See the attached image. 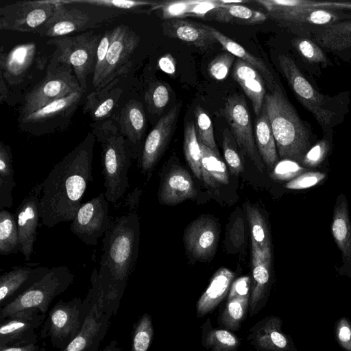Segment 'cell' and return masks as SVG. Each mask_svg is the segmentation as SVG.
Returning <instances> with one entry per match:
<instances>
[{
  "label": "cell",
  "mask_w": 351,
  "mask_h": 351,
  "mask_svg": "<svg viewBox=\"0 0 351 351\" xmlns=\"http://www.w3.org/2000/svg\"><path fill=\"white\" fill-rule=\"evenodd\" d=\"M248 297L234 298L228 300L221 317V322L226 328L237 330L244 319L249 306Z\"/></svg>",
  "instance_id": "45"
},
{
  "label": "cell",
  "mask_w": 351,
  "mask_h": 351,
  "mask_svg": "<svg viewBox=\"0 0 351 351\" xmlns=\"http://www.w3.org/2000/svg\"><path fill=\"white\" fill-rule=\"evenodd\" d=\"M110 318L94 305L73 340L60 351H98L110 324Z\"/></svg>",
  "instance_id": "24"
},
{
  "label": "cell",
  "mask_w": 351,
  "mask_h": 351,
  "mask_svg": "<svg viewBox=\"0 0 351 351\" xmlns=\"http://www.w3.org/2000/svg\"><path fill=\"white\" fill-rule=\"evenodd\" d=\"M7 82L3 75L0 74V101L2 103L6 99L8 95V88Z\"/></svg>",
  "instance_id": "61"
},
{
  "label": "cell",
  "mask_w": 351,
  "mask_h": 351,
  "mask_svg": "<svg viewBox=\"0 0 351 351\" xmlns=\"http://www.w3.org/2000/svg\"><path fill=\"white\" fill-rule=\"evenodd\" d=\"M101 351H123V348L116 340H112Z\"/></svg>",
  "instance_id": "62"
},
{
  "label": "cell",
  "mask_w": 351,
  "mask_h": 351,
  "mask_svg": "<svg viewBox=\"0 0 351 351\" xmlns=\"http://www.w3.org/2000/svg\"><path fill=\"white\" fill-rule=\"evenodd\" d=\"M101 36L102 34L88 31L74 36L56 37L47 41V44L56 47L51 59L70 65L84 92L87 88V77L95 70Z\"/></svg>",
  "instance_id": "8"
},
{
  "label": "cell",
  "mask_w": 351,
  "mask_h": 351,
  "mask_svg": "<svg viewBox=\"0 0 351 351\" xmlns=\"http://www.w3.org/2000/svg\"><path fill=\"white\" fill-rule=\"evenodd\" d=\"M251 280L249 276H242L234 280L230 289L228 299L250 296Z\"/></svg>",
  "instance_id": "57"
},
{
  "label": "cell",
  "mask_w": 351,
  "mask_h": 351,
  "mask_svg": "<svg viewBox=\"0 0 351 351\" xmlns=\"http://www.w3.org/2000/svg\"><path fill=\"white\" fill-rule=\"evenodd\" d=\"M304 168L296 162L284 159L271 170V177L280 180H291L301 174Z\"/></svg>",
  "instance_id": "55"
},
{
  "label": "cell",
  "mask_w": 351,
  "mask_h": 351,
  "mask_svg": "<svg viewBox=\"0 0 351 351\" xmlns=\"http://www.w3.org/2000/svg\"><path fill=\"white\" fill-rule=\"evenodd\" d=\"M332 234L341 252L343 267L351 270V222L346 197L340 193L337 197L332 221Z\"/></svg>",
  "instance_id": "29"
},
{
  "label": "cell",
  "mask_w": 351,
  "mask_h": 351,
  "mask_svg": "<svg viewBox=\"0 0 351 351\" xmlns=\"http://www.w3.org/2000/svg\"><path fill=\"white\" fill-rule=\"evenodd\" d=\"M80 2L101 8L115 10L123 13L142 11V8L156 6L159 2L149 1H128V0H78Z\"/></svg>",
  "instance_id": "49"
},
{
  "label": "cell",
  "mask_w": 351,
  "mask_h": 351,
  "mask_svg": "<svg viewBox=\"0 0 351 351\" xmlns=\"http://www.w3.org/2000/svg\"><path fill=\"white\" fill-rule=\"evenodd\" d=\"M219 231L215 221L199 217L186 228L184 243L188 251L197 259L205 260L214 254L218 243Z\"/></svg>",
  "instance_id": "23"
},
{
  "label": "cell",
  "mask_w": 351,
  "mask_h": 351,
  "mask_svg": "<svg viewBox=\"0 0 351 351\" xmlns=\"http://www.w3.org/2000/svg\"><path fill=\"white\" fill-rule=\"evenodd\" d=\"M153 335L152 317L149 314L144 313L134 325L132 335L131 351H147Z\"/></svg>",
  "instance_id": "46"
},
{
  "label": "cell",
  "mask_w": 351,
  "mask_h": 351,
  "mask_svg": "<svg viewBox=\"0 0 351 351\" xmlns=\"http://www.w3.org/2000/svg\"><path fill=\"white\" fill-rule=\"evenodd\" d=\"M158 67L163 72L173 75L176 73V60L171 53H166L159 59Z\"/></svg>",
  "instance_id": "59"
},
{
  "label": "cell",
  "mask_w": 351,
  "mask_h": 351,
  "mask_svg": "<svg viewBox=\"0 0 351 351\" xmlns=\"http://www.w3.org/2000/svg\"><path fill=\"white\" fill-rule=\"evenodd\" d=\"M330 149L329 141L326 138H322L316 143L306 154L301 166L304 168H314L322 163Z\"/></svg>",
  "instance_id": "53"
},
{
  "label": "cell",
  "mask_w": 351,
  "mask_h": 351,
  "mask_svg": "<svg viewBox=\"0 0 351 351\" xmlns=\"http://www.w3.org/2000/svg\"><path fill=\"white\" fill-rule=\"evenodd\" d=\"M195 127L199 143L204 144L219 154L215 140L212 120L210 117L201 106H197L195 109Z\"/></svg>",
  "instance_id": "47"
},
{
  "label": "cell",
  "mask_w": 351,
  "mask_h": 351,
  "mask_svg": "<svg viewBox=\"0 0 351 351\" xmlns=\"http://www.w3.org/2000/svg\"><path fill=\"white\" fill-rule=\"evenodd\" d=\"M139 222L135 212L112 217L102 239L99 271L93 269L88 293L91 304L111 318L121 300L137 259Z\"/></svg>",
  "instance_id": "1"
},
{
  "label": "cell",
  "mask_w": 351,
  "mask_h": 351,
  "mask_svg": "<svg viewBox=\"0 0 351 351\" xmlns=\"http://www.w3.org/2000/svg\"><path fill=\"white\" fill-rule=\"evenodd\" d=\"M13 157L9 145L0 142V210L13 205L12 191L16 186L14 180Z\"/></svg>",
  "instance_id": "39"
},
{
  "label": "cell",
  "mask_w": 351,
  "mask_h": 351,
  "mask_svg": "<svg viewBox=\"0 0 351 351\" xmlns=\"http://www.w3.org/2000/svg\"><path fill=\"white\" fill-rule=\"evenodd\" d=\"M207 27L217 40V43H219L227 52L230 53L235 57L237 56L238 59L243 60L253 66L261 73L263 79L266 80L267 86L271 90L274 87L276 83L273 75L261 59L250 53L240 44L226 36L215 27L210 25H207Z\"/></svg>",
  "instance_id": "37"
},
{
  "label": "cell",
  "mask_w": 351,
  "mask_h": 351,
  "mask_svg": "<svg viewBox=\"0 0 351 351\" xmlns=\"http://www.w3.org/2000/svg\"><path fill=\"white\" fill-rule=\"evenodd\" d=\"M234 277L227 268H220L213 275L210 282L197 304V315L202 317L213 311L230 290Z\"/></svg>",
  "instance_id": "34"
},
{
  "label": "cell",
  "mask_w": 351,
  "mask_h": 351,
  "mask_svg": "<svg viewBox=\"0 0 351 351\" xmlns=\"http://www.w3.org/2000/svg\"><path fill=\"white\" fill-rule=\"evenodd\" d=\"M263 108L269 120L279 156L301 165L311 148V134L278 84L266 94Z\"/></svg>",
  "instance_id": "3"
},
{
  "label": "cell",
  "mask_w": 351,
  "mask_h": 351,
  "mask_svg": "<svg viewBox=\"0 0 351 351\" xmlns=\"http://www.w3.org/2000/svg\"><path fill=\"white\" fill-rule=\"evenodd\" d=\"M108 201L104 193L82 204L71 221V231L86 245H95L111 226Z\"/></svg>",
  "instance_id": "15"
},
{
  "label": "cell",
  "mask_w": 351,
  "mask_h": 351,
  "mask_svg": "<svg viewBox=\"0 0 351 351\" xmlns=\"http://www.w3.org/2000/svg\"><path fill=\"white\" fill-rule=\"evenodd\" d=\"M180 106V104L176 105L162 116L147 136L138 162L144 174L150 173L167 145L176 127Z\"/></svg>",
  "instance_id": "20"
},
{
  "label": "cell",
  "mask_w": 351,
  "mask_h": 351,
  "mask_svg": "<svg viewBox=\"0 0 351 351\" xmlns=\"http://www.w3.org/2000/svg\"><path fill=\"white\" fill-rule=\"evenodd\" d=\"M74 280L73 273L66 265L50 268L49 271L13 302L1 308L0 319L27 309H38L46 314L53 300L64 292Z\"/></svg>",
  "instance_id": "9"
},
{
  "label": "cell",
  "mask_w": 351,
  "mask_h": 351,
  "mask_svg": "<svg viewBox=\"0 0 351 351\" xmlns=\"http://www.w3.org/2000/svg\"><path fill=\"white\" fill-rule=\"evenodd\" d=\"M21 252L17 223L14 214L0 210V254L9 255Z\"/></svg>",
  "instance_id": "40"
},
{
  "label": "cell",
  "mask_w": 351,
  "mask_h": 351,
  "mask_svg": "<svg viewBox=\"0 0 351 351\" xmlns=\"http://www.w3.org/2000/svg\"><path fill=\"white\" fill-rule=\"evenodd\" d=\"M45 62L46 56L38 51L34 42L16 45L7 53L1 47L0 74L9 85L22 83L34 64L42 69Z\"/></svg>",
  "instance_id": "18"
},
{
  "label": "cell",
  "mask_w": 351,
  "mask_h": 351,
  "mask_svg": "<svg viewBox=\"0 0 351 351\" xmlns=\"http://www.w3.org/2000/svg\"><path fill=\"white\" fill-rule=\"evenodd\" d=\"M81 90H83L72 67L51 59L45 78L26 95L20 117L28 115L56 100Z\"/></svg>",
  "instance_id": "10"
},
{
  "label": "cell",
  "mask_w": 351,
  "mask_h": 351,
  "mask_svg": "<svg viewBox=\"0 0 351 351\" xmlns=\"http://www.w3.org/2000/svg\"><path fill=\"white\" fill-rule=\"evenodd\" d=\"M90 308L88 293L83 300L79 297L60 300L49 310L39 337L49 338L54 348L63 350L79 333Z\"/></svg>",
  "instance_id": "7"
},
{
  "label": "cell",
  "mask_w": 351,
  "mask_h": 351,
  "mask_svg": "<svg viewBox=\"0 0 351 351\" xmlns=\"http://www.w3.org/2000/svg\"><path fill=\"white\" fill-rule=\"evenodd\" d=\"M183 148L186 160L193 173L199 180H202L201 148L193 122H189L185 126Z\"/></svg>",
  "instance_id": "43"
},
{
  "label": "cell",
  "mask_w": 351,
  "mask_h": 351,
  "mask_svg": "<svg viewBox=\"0 0 351 351\" xmlns=\"http://www.w3.org/2000/svg\"><path fill=\"white\" fill-rule=\"evenodd\" d=\"M232 77L250 99L255 114L258 116L262 111L266 95L262 75L253 66L237 59L234 64Z\"/></svg>",
  "instance_id": "28"
},
{
  "label": "cell",
  "mask_w": 351,
  "mask_h": 351,
  "mask_svg": "<svg viewBox=\"0 0 351 351\" xmlns=\"http://www.w3.org/2000/svg\"><path fill=\"white\" fill-rule=\"evenodd\" d=\"M335 334L339 345L344 350L351 351V322L346 317L336 322Z\"/></svg>",
  "instance_id": "56"
},
{
  "label": "cell",
  "mask_w": 351,
  "mask_h": 351,
  "mask_svg": "<svg viewBox=\"0 0 351 351\" xmlns=\"http://www.w3.org/2000/svg\"><path fill=\"white\" fill-rule=\"evenodd\" d=\"M118 123L120 132L129 141L133 152L141 141L146 128V117L143 104L134 99L130 100L121 109Z\"/></svg>",
  "instance_id": "33"
},
{
  "label": "cell",
  "mask_w": 351,
  "mask_h": 351,
  "mask_svg": "<svg viewBox=\"0 0 351 351\" xmlns=\"http://www.w3.org/2000/svg\"><path fill=\"white\" fill-rule=\"evenodd\" d=\"M90 125L102 149L104 195L108 202L115 204L129 187L128 173L133 158L132 147L112 120L95 122Z\"/></svg>",
  "instance_id": "4"
},
{
  "label": "cell",
  "mask_w": 351,
  "mask_h": 351,
  "mask_svg": "<svg viewBox=\"0 0 351 351\" xmlns=\"http://www.w3.org/2000/svg\"><path fill=\"white\" fill-rule=\"evenodd\" d=\"M253 287L249 300L251 315L256 314L265 305L270 283L271 256L252 245Z\"/></svg>",
  "instance_id": "26"
},
{
  "label": "cell",
  "mask_w": 351,
  "mask_h": 351,
  "mask_svg": "<svg viewBox=\"0 0 351 351\" xmlns=\"http://www.w3.org/2000/svg\"><path fill=\"white\" fill-rule=\"evenodd\" d=\"M197 190L189 173L182 167H176L167 173L158 193L160 203L173 205L194 198Z\"/></svg>",
  "instance_id": "27"
},
{
  "label": "cell",
  "mask_w": 351,
  "mask_h": 351,
  "mask_svg": "<svg viewBox=\"0 0 351 351\" xmlns=\"http://www.w3.org/2000/svg\"><path fill=\"white\" fill-rule=\"evenodd\" d=\"M282 325L279 317H266L250 329L247 340L258 351H298Z\"/></svg>",
  "instance_id": "21"
},
{
  "label": "cell",
  "mask_w": 351,
  "mask_h": 351,
  "mask_svg": "<svg viewBox=\"0 0 351 351\" xmlns=\"http://www.w3.org/2000/svg\"><path fill=\"white\" fill-rule=\"evenodd\" d=\"M222 145L224 158L231 173L239 175L243 170V163L236 146L237 144L228 128L223 131Z\"/></svg>",
  "instance_id": "50"
},
{
  "label": "cell",
  "mask_w": 351,
  "mask_h": 351,
  "mask_svg": "<svg viewBox=\"0 0 351 351\" xmlns=\"http://www.w3.org/2000/svg\"><path fill=\"white\" fill-rule=\"evenodd\" d=\"M246 215L251 230L252 245L271 256L270 236L263 215L257 208L247 205Z\"/></svg>",
  "instance_id": "41"
},
{
  "label": "cell",
  "mask_w": 351,
  "mask_h": 351,
  "mask_svg": "<svg viewBox=\"0 0 351 351\" xmlns=\"http://www.w3.org/2000/svg\"><path fill=\"white\" fill-rule=\"evenodd\" d=\"M140 42L139 36L128 26L119 25L112 29V38L106 55L99 90L126 73L132 66V55Z\"/></svg>",
  "instance_id": "16"
},
{
  "label": "cell",
  "mask_w": 351,
  "mask_h": 351,
  "mask_svg": "<svg viewBox=\"0 0 351 351\" xmlns=\"http://www.w3.org/2000/svg\"><path fill=\"white\" fill-rule=\"evenodd\" d=\"M230 125L231 133L241 152L251 159L259 171L264 163L258 154L253 134L250 113L242 95L230 96L221 110Z\"/></svg>",
  "instance_id": "13"
},
{
  "label": "cell",
  "mask_w": 351,
  "mask_h": 351,
  "mask_svg": "<svg viewBox=\"0 0 351 351\" xmlns=\"http://www.w3.org/2000/svg\"><path fill=\"white\" fill-rule=\"evenodd\" d=\"M84 93L83 90L73 93L28 115L20 117V128L34 136L65 130L71 122V119Z\"/></svg>",
  "instance_id": "11"
},
{
  "label": "cell",
  "mask_w": 351,
  "mask_h": 351,
  "mask_svg": "<svg viewBox=\"0 0 351 351\" xmlns=\"http://www.w3.org/2000/svg\"><path fill=\"white\" fill-rule=\"evenodd\" d=\"M247 1H225L224 4L210 11L204 18L219 23L252 25L263 23L267 14L248 8L241 3Z\"/></svg>",
  "instance_id": "31"
},
{
  "label": "cell",
  "mask_w": 351,
  "mask_h": 351,
  "mask_svg": "<svg viewBox=\"0 0 351 351\" xmlns=\"http://www.w3.org/2000/svg\"><path fill=\"white\" fill-rule=\"evenodd\" d=\"M224 4V0H182L159 2L152 10H159L165 21L187 16L204 19L211 10Z\"/></svg>",
  "instance_id": "32"
},
{
  "label": "cell",
  "mask_w": 351,
  "mask_h": 351,
  "mask_svg": "<svg viewBox=\"0 0 351 351\" xmlns=\"http://www.w3.org/2000/svg\"><path fill=\"white\" fill-rule=\"evenodd\" d=\"M46 317L38 309H27L0 319V348L37 342L36 332Z\"/></svg>",
  "instance_id": "17"
},
{
  "label": "cell",
  "mask_w": 351,
  "mask_h": 351,
  "mask_svg": "<svg viewBox=\"0 0 351 351\" xmlns=\"http://www.w3.org/2000/svg\"><path fill=\"white\" fill-rule=\"evenodd\" d=\"M207 320L208 328L204 324L203 344L210 351H235L239 346V339L227 330L212 328Z\"/></svg>",
  "instance_id": "42"
},
{
  "label": "cell",
  "mask_w": 351,
  "mask_h": 351,
  "mask_svg": "<svg viewBox=\"0 0 351 351\" xmlns=\"http://www.w3.org/2000/svg\"><path fill=\"white\" fill-rule=\"evenodd\" d=\"M235 60V56L229 52L219 53L208 64L210 75L217 80L225 79Z\"/></svg>",
  "instance_id": "52"
},
{
  "label": "cell",
  "mask_w": 351,
  "mask_h": 351,
  "mask_svg": "<svg viewBox=\"0 0 351 351\" xmlns=\"http://www.w3.org/2000/svg\"><path fill=\"white\" fill-rule=\"evenodd\" d=\"M42 191L43 183H36L23 199L16 210L21 252L24 255L26 261H30L36 240L37 228L40 218L39 205Z\"/></svg>",
  "instance_id": "19"
},
{
  "label": "cell",
  "mask_w": 351,
  "mask_h": 351,
  "mask_svg": "<svg viewBox=\"0 0 351 351\" xmlns=\"http://www.w3.org/2000/svg\"><path fill=\"white\" fill-rule=\"evenodd\" d=\"M49 269L45 266H18L3 273L0 276V308L11 303L25 292Z\"/></svg>",
  "instance_id": "22"
},
{
  "label": "cell",
  "mask_w": 351,
  "mask_h": 351,
  "mask_svg": "<svg viewBox=\"0 0 351 351\" xmlns=\"http://www.w3.org/2000/svg\"><path fill=\"white\" fill-rule=\"evenodd\" d=\"M37 342H32L24 345L8 346L0 348V351H40Z\"/></svg>",
  "instance_id": "60"
},
{
  "label": "cell",
  "mask_w": 351,
  "mask_h": 351,
  "mask_svg": "<svg viewBox=\"0 0 351 351\" xmlns=\"http://www.w3.org/2000/svg\"><path fill=\"white\" fill-rule=\"evenodd\" d=\"M51 17L34 33L51 38L64 36L94 28L123 14L121 12L80 2L78 0H53Z\"/></svg>",
  "instance_id": "5"
},
{
  "label": "cell",
  "mask_w": 351,
  "mask_h": 351,
  "mask_svg": "<svg viewBox=\"0 0 351 351\" xmlns=\"http://www.w3.org/2000/svg\"><path fill=\"white\" fill-rule=\"evenodd\" d=\"M267 11V16L279 25L290 29L320 27L351 19V14L341 10L318 8L304 0H256Z\"/></svg>",
  "instance_id": "6"
},
{
  "label": "cell",
  "mask_w": 351,
  "mask_h": 351,
  "mask_svg": "<svg viewBox=\"0 0 351 351\" xmlns=\"http://www.w3.org/2000/svg\"><path fill=\"white\" fill-rule=\"evenodd\" d=\"M161 29L169 38L180 40L200 49H206L217 43L207 25L184 19L165 20L161 24Z\"/></svg>",
  "instance_id": "25"
},
{
  "label": "cell",
  "mask_w": 351,
  "mask_h": 351,
  "mask_svg": "<svg viewBox=\"0 0 351 351\" xmlns=\"http://www.w3.org/2000/svg\"><path fill=\"white\" fill-rule=\"evenodd\" d=\"M112 38V29L106 30L102 34L97 52V61L93 72V86L95 90L98 88L104 71L105 60Z\"/></svg>",
  "instance_id": "51"
},
{
  "label": "cell",
  "mask_w": 351,
  "mask_h": 351,
  "mask_svg": "<svg viewBox=\"0 0 351 351\" xmlns=\"http://www.w3.org/2000/svg\"><path fill=\"white\" fill-rule=\"evenodd\" d=\"M255 142L263 163L269 170H272L278 163V156L269 120L263 106L255 123Z\"/></svg>",
  "instance_id": "36"
},
{
  "label": "cell",
  "mask_w": 351,
  "mask_h": 351,
  "mask_svg": "<svg viewBox=\"0 0 351 351\" xmlns=\"http://www.w3.org/2000/svg\"><path fill=\"white\" fill-rule=\"evenodd\" d=\"M292 45L304 60L312 64H328L326 54L315 41L302 37H296Z\"/></svg>",
  "instance_id": "48"
},
{
  "label": "cell",
  "mask_w": 351,
  "mask_h": 351,
  "mask_svg": "<svg viewBox=\"0 0 351 351\" xmlns=\"http://www.w3.org/2000/svg\"><path fill=\"white\" fill-rule=\"evenodd\" d=\"M278 60L282 74L300 102L313 114L322 127L328 128L335 114L328 108L326 97L312 86L292 58L280 55Z\"/></svg>",
  "instance_id": "12"
},
{
  "label": "cell",
  "mask_w": 351,
  "mask_h": 351,
  "mask_svg": "<svg viewBox=\"0 0 351 351\" xmlns=\"http://www.w3.org/2000/svg\"><path fill=\"white\" fill-rule=\"evenodd\" d=\"M95 140L93 134L88 132L43 181L39 212L42 223L47 227L53 228L74 219L87 186L93 180Z\"/></svg>",
  "instance_id": "2"
},
{
  "label": "cell",
  "mask_w": 351,
  "mask_h": 351,
  "mask_svg": "<svg viewBox=\"0 0 351 351\" xmlns=\"http://www.w3.org/2000/svg\"><path fill=\"white\" fill-rule=\"evenodd\" d=\"M201 148V171L202 180L206 185L216 188L228 184L229 176L225 163L219 155L202 143Z\"/></svg>",
  "instance_id": "38"
},
{
  "label": "cell",
  "mask_w": 351,
  "mask_h": 351,
  "mask_svg": "<svg viewBox=\"0 0 351 351\" xmlns=\"http://www.w3.org/2000/svg\"><path fill=\"white\" fill-rule=\"evenodd\" d=\"M325 178L326 174L323 172H304L287 182L285 187L291 190L306 189L317 185Z\"/></svg>",
  "instance_id": "54"
},
{
  "label": "cell",
  "mask_w": 351,
  "mask_h": 351,
  "mask_svg": "<svg viewBox=\"0 0 351 351\" xmlns=\"http://www.w3.org/2000/svg\"><path fill=\"white\" fill-rule=\"evenodd\" d=\"M314 41L327 50L337 51L351 47V19L320 27L313 32Z\"/></svg>",
  "instance_id": "35"
},
{
  "label": "cell",
  "mask_w": 351,
  "mask_h": 351,
  "mask_svg": "<svg viewBox=\"0 0 351 351\" xmlns=\"http://www.w3.org/2000/svg\"><path fill=\"white\" fill-rule=\"evenodd\" d=\"M122 93L120 77H117L103 88L94 90L87 96L84 113L88 114L95 122L106 120L110 116Z\"/></svg>",
  "instance_id": "30"
},
{
  "label": "cell",
  "mask_w": 351,
  "mask_h": 351,
  "mask_svg": "<svg viewBox=\"0 0 351 351\" xmlns=\"http://www.w3.org/2000/svg\"><path fill=\"white\" fill-rule=\"evenodd\" d=\"M230 237L232 243L237 247H239L244 241V226L243 221L237 219L231 228Z\"/></svg>",
  "instance_id": "58"
},
{
  "label": "cell",
  "mask_w": 351,
  "mask_h": 351,
  "mask_svg": "<svg viewBox=\"0 0 351 351\" xmlns=\"http://www.w3.org/2000/svg\"><path fill=\"white\" fill-rule=\"evenodd\" d=\"M171 95V87L161 81L152 82L145 94V102L149 112L160 115L167 106Z\"/></svg>",
  "instance_id": "44"
},
{
  "label": "cell",
  "mask_w": 351,
  "mask_h": 351,
  "mask_svg": "<svg viewBox=\"0 0 351 351\" xmlns=\"http://www.w3.org/2000/svg\"><path fill=\"white\" fill-rule=\"evenodd\" d=\"M55 11L53 0L23 1L0 8V29L19 32H35Z\"/></svg>",
  "instance_id": "14"
}]
</instances>
